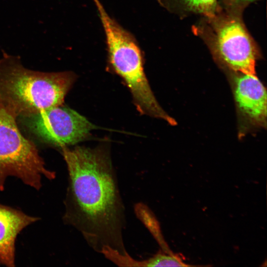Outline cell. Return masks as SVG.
I'll return each mask as SVG.
<instances>
[{"mask_svg":"<svg viewBox=\"0 0 267 267\" xmlns=\"http://www.w3.org/2000/svg\"><path fill=\"white\" fill-rule=\"evenodd\" d=\"M16 120L0 105V190L10 177L39 190L43 178L52 180L55 173L46 168L37 147L21 134Z\"/></svg>","mask_w":267,"mask_h":267,"instance_id":"cell-3","label":"cell"},{"mask_svg":"<svg viewBox=\"0 0 267 267\" xmlns=\"http://www.w3.org/2000/svg\"><path fill=\"white\" fill-rule=\"evenodd\" d=\"M186 6L192 11L211 15L215 10L216 0H184Z\"/></svg>","mask_w":267,"mask_h":267,"instance_id":"cell-10","label":"cell"},{"mask_svg":"<svg viewBox=\"0 0 267 267\" xmlns=\"http://www.w3.org/2000/svg\"><path fill=\"white\" fill-rule=\"evenodd\" d=\"M24 118L27 127L39 138L60 148L84 140L97 128L75 110L62 105Z\"/></svg>","mask_w":267,"mask_h":267,"instance_id":"cell-5","label":"cell"},{"mask_svg":"<svg viewBox=\"0 0 267 267\" xmlns=\"http://www.w3.org/2000/svg\"><path fill=\"white\" fill-rule=\"evenodd\" d=\"M93 0L104 31L110 66L127 83L140 81L145 73L136 40L108 14L100 0Z\"/></svg>","mask_w":267,"mask_h":267,"instance_id":"cell-4","label":"cell"},{"mask_svg":"<svg viewBox=\"0 0 267 267\" xmlns=\"http://www.w3.org/2000/svg\"><path fill=\"white\" fill-rule=\"evenodd\" d=\"M76 79L71 71L44 72L25 68L19 57L0 58V105L15 119L62 105Z\"/></svg>","mask_w":267,"mask_h":267,"instance_id":"cell-2","label":"cell"},{"mask_svg":"<svg viewBox=\"0 0 267 267\" xmlns=\"http://www.w3.org/2000/svg\"><path fill=\"white\" fill-rule=\"evenodd\" d=\"M22 211L0 203V263L14 267L15 243L18 234L39 220Z\"/></svg>","mask_w":267,"mask_h":267,"instance_id":"cell-8","label":"cell"},{"mask_svg":"<svg viewBox=\"0 0 267 267\" xmlns=\"http://www.w3.org/2000/svg\"><path fill=\"white\" fill-rule=\"evenodd\" d=\"M238 118L239 135L267 127V90L256 75L234 73L230 76Z\"/></svg>","mask_w":267,"mask_h":267,"instance_id":"cell-6","label":"cell"},{"mask_svg":"<svg viewBox=\"0 0 267 267\" xmlns=\"http://www.w3.org/2000/svg\"><path fill=\"white\" fill-rule=\"evenodd\" d=\"M188 267L181 258L174 254H166L159 252L152 257L142 261H137L131 256L127 260L125 267Z\"/></svg>","mask_w":267,"mask_h":267,"instance_id":"cell-9","label":"cell"},{"mask_svg":"<svg viewBox=\"0 0 267 267\" xmlns=\"http://www.w3.org/2000/svg\"></svg>","mask_w":267,"mask_h":267,"instance_id":"cell-11","label":"cell"},{"mask_svg":"<svg viewBox=\"0 0 267 267\" xmlns=\"http://www.w3.org/2000/svg\"><path fill=\"white\" fill-rule=\"evenodd\" d=\"M61 152L68 173L64 222L80 231L95 251L127 255L125 207L108 150L62 146Z\"/></svg>","mask_w":267,"mask_h":267,"instance_id":"cell-1","label":"cell"},{"mask_svg":"<svg viewBox=\"0 0 267 267\" xmlns=\"http://www.w3.org/2000/svg\"><path fill=\"white\" fill-rule=\"evenodd\" d=\"M216 46L221 60L228 69L234 73L256 75V49L238 21H228L219 28Z\"/></svg>","mask_w":267,"mask_h":267,"instance_id":"cell-7","label":"cell"}]
</instances>
